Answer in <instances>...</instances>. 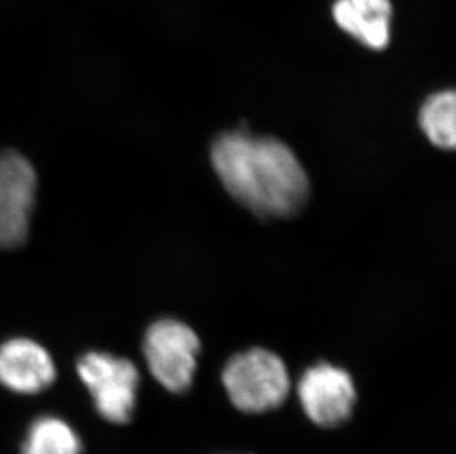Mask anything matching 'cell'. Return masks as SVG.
Here are the masks:
<instances>
[{
	"label": "cell",
	"instance_id": "8992f818",
	"mask_svg": "<svg viewBox=\"0 0 456 454\" xmlns=\"http://www.w3.org/2000/svg\"><path fill=\"white\" fill-rule=\"evenodd\" d=\"M37 193L30 161L15 150L0 152V248H15L28 235Z\"/></svg>",
	"mask_w": 456,
	"mask_h": 454
},
{
	"label": "cell",
	"instance_id": "277c9868",
	"mask_svg": "<svg viewBox=\"0 0 456 454\" xmlns=\"http://www.w3.org/2000/svg\"><path fill=\"white\" fill-rule=\"evenodd\" d=\"M143 357L159 385L183 395L194 385L201 341L190 326L173 319L155 321L143 338Z\"/></svg>",
	"mask_w": 456,
	"mask_h": 454
},
{
	"label": "cell",
	"instance_id": "6da1fadb",
	"mask_svg": "<svg viewBox=\"0 0 456 454\" xmlns=\"http://www.w3.org/2000/svg\"><path fill=\"white\" fill-rule=\"evenodd\" d=\"M211 163L231 197L260 217L296 215L309 195V179L297 157L272 137L222 134L211 148Z\"/></svg>",
	"mask_w": 456,
	"mask_h": 454
},
{
	"label": "cell",
	"instance_id": "3957f363",
	"mask_svg": "<svg viewBox=\"0 0 456 454\" xmlns=\"http://www.w3.org/2000/svg\"><path fill=\"white\" fill-rule=\"evenodd\" d=\"M77 375L103 420L112 425L132 422L141 385V375L134 361L110 353H86L78 359Z\"/></svg>",
	"mask_w": 456,
	"mask_h": 454
},
{
	"label": "cell",
	"instance_id": "8fae6325",
	"mask_svg": "<svg viewBox=\"0 0 456 454\" xmlns=\"http://www.w3.org/2000/svg\"><path fill=\"white\" fill-rule=\"evenodd\" d=\"M222 454H231V453H222Z\"/></svg>",
	"mask_w": 456,
	"mask_h": 454
},
{
	"label": "cell",
	"instance_id": "9c48e42d",
	"mask_svg": "<svg viewBox=\"0 0 456 454\" xmlns=\"http://www.w3.org/2000/svg\"><path fill=\"white\" fill-rule=\"evenodd\" d=\"M21 454H83L82 438L60 416L42 415L27 428Z\"/></svg>",
	"mask_w": 456,
	"mask_h": 454
},
{
	"label": "cell",
	"instance_id": "7a4b0ae2",
	"mask_svg": "<svg viewBox=\"0 0 456 454\" xmlns=\"http://www.w3.org/2000/svg\"><path fill=\"white\" fill-rule=\"evenodd\" d=\"M222 384L233 408L246 415H265L284 406L291 379L284 361L266 348H251L229 359Z\"/></svg>",
	"mask_w": 456,
	"mask_h": 454
},
{
	"label": "cell",
	"instance_id": "52a82bcc",
	"mask_svg": "<svg viewBox=\"0 0 456 454\" xmlns=\"http://www.w3.org/2000/svg\"><path fill=\"white\" fill-rule=\"evenodd\" d=\"M55 361L30 338H12L0 345V385L20 395H36L53 385Z\"/></svg>",
	"mask_w": 456,
	"mask_h": 454
},
{
	"label": "cell",
	"instance_id": "30bf717a",
	"mask_svg": "<svg viewBox=\"0 0 456 454\" xmlns=\"http://www.w3.org/2000/svg\"><path fill=\"white\" fill-rule=\"evenodd\" d=\"M456 96L453 91L439 92L427 99L419 111V126L428 141L442 150L456 145Z\"/></svg>",
	"mask_w": 456,
	"mask_h": 454
},
{
	"label": "cell",
	"instance_id": "ba28073f",
	"mask_svg": "<svg viewBox=\"0 0 456 454\" xmlns=\"http://www.w3.org/2000/svg\"><path fill=\"white\" fill-rule=\"evenodd\" d=\"M332 17L341 30L370 49L383 51L390 44V0H336Z\"/></svg>",
	"mask_w": 456,
	"mask_h": 454
},
{
	"label": "cell",
	"instance_id": "5b68a950",
	"mask_svg": "<svg viewBox=\"0 0 456 454\" xmlns=\"http://www.w3.org/2000/svg\"><path fill=\"white\" fill-rule=\"evenodd\" d=\"M297 397L307 419L322 429H338L349 424L357 404L352 375L327 361L303 373Z\"/></svg>",
	"mask_w": 456,
	"mask_h": 454
}]
</instances>
